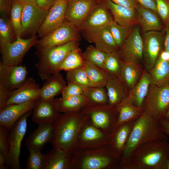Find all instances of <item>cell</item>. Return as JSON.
Returning a JSON list of instances; mask_svg holds the SVG:
<instances>
[{"mask_svg":"<svg viewBox=\"0 0 169 169\" xmlns=\"http://www.w3.org/2000/svg\"><path fill=\"white\" fill-rule=\"evenodd\" d=\"M148 72L151 84L160 86L169 83V61L158 57L153 67Z\"/></svg>","mask_w":169,"mask_h":169,"instance_id":"cell-34","label":"cell"},{"mask_svg":"<svg viewBox=\"0 0 169 169\" xmlns=\"http://www.w3.org/2000/svg\"><path fill=\"white\" fill-rule=\"evenodd\" d=\"M6 157L2 153L0 152V169H7L8 167L6 166Z\"/></svg>","mask_w":169,"mask_h":169,"instance_id":"cell-55","label":"cell"},{"mask_svg":"<svg viewBox=\"0 0 169 169\" xmlns=\"http://www.w3.org/2000/svg\"><path fill=\"white\" fill-rule=\"evenodd\" d=\"M79 30L75 25L65 19L59 27L38 40L37 46L51 48L73 41H78Z\"/></svg>","mask_w":169,"mask_h":169,"instance_id":"cell-11","label":"cell"},{"mask_svg":"<svg viewBox=\"0 0 169 169\" xmlns=\"http://www.w3.org/2000/svg\"><path fill=\"white\" fill-rule=\"evenodd\" d=\"M162 131L169 136V121L163 119L158 120Z\"/></svg>","mask_w":169,"mask_h":169,"instance_id":"cell-53","label":"cell"},{"mask_svg":"<svg viewBox=\"0 0 169 169\" xmlns=\"http://www.w3.org/2000/svg\"><path fill=\"white\" fill-rule=\"evenodd\" d=\"M87 118L82 111L60 114L53 123L51 142L54 148L72 154L80 129Z\"/></svg>","mask_w":169,"mask_h":169,"instance_id":"cell-2","label":"cell"},{"mask_svg":"<svg viewBox=\"0 0 169 169\" xmlns=\"http://www.w3.org/2000/svg\"><path fill=\"white\" fill-rule=\"evenodd\" d=\"M8 131L5 127L0 125V152L3 154L7 159L9 151Z\"/></svg>","mask_w":169,"mask_h":169,"instance_id":"cell-46","label":"cell"},{"mask_svg":"<svg viewBox=\"0 0 169 169\" xmlns=\"http://www.w3.org/2000/svg\"><path fill=\"white\" fill-rule=\"evenodd\" d=\"M106 4L113 16L114 21L118 24L128 28L139 24L138 14L134 8H128L106 0Z\"/></svg>","mask_w":169,"mask_h":169,"instance_id":"cell-22","label":"cell"},{"mask_svg":"<svg viewBox=\"0 0 169 169\" xmlns=\"http://www.w3.org/2000/svg\"><path fill=\"white\" fill-rule=\"evenodd\" d=\"M108 28L119 48L124 44L131 30V28L121 26L114 20L108 25Z\"/></svg>","mask_w":169,"mask_h":169,"instance_id":"cell-43","label":"cell"},{"mask_svg":"<svg viewBox=\"0 0 169 169\" xmlns=\"http://www.w3.org/2000/svg\"><path fill=\"white\" fill-rule=\"evenodd\" d=\"M94 7V0H71L68 4L65 19L79 29Z\"/></svg>","mask_w":169,"mask_h":169,"instance_id":"cell-21","label":"cell"},{"mask_svg":"<svg viewBox=\"0 0 169 169\" xmlns=\"http://www.w3.org/2000/svg\"><path fill=\"white\" fill-rule=\"evenodd\" d=\"M169 107V83L159 86L151 84L142 109L158 120L163 118Z\"/></svg>","mask_w":169,"mask_h":169,"instance_id":"cell-7","label":"cell"},{"mask_svg":"<svg viewBox=\"0 0 169 169\" xmlns=\"http://www.w3.org/2000/svg\"><path fill=\"white\" fill-rule=\"evenodd\" d=\"M84 31L87 40L94 43L98 49L106 53L119 51V48L109 31L108 25Z\"/></svg>","mask_w":169,"mask_h":169,"instance_id":"cell-18","label":"cell"},{"mask_svg":"<svg viewBox=\"0 0 169 169\" xmlns=\"http://www.w3.org/2000/svg\"><path fill=\"white\" fill-rule=\"evenodd\" d=\"M33 110L32 121L38 125L54 123L60 115L54 99L44 100L40 98Z\"/></svg>","mask_w":169,"mask_h":169,"instance_id":"cell-19","label":"cell"},{"mask_svg":"<svg viewBox=\"0 0 169 169\" xmlns=\"http://www.w3.org/2000/svg\"><path fill=\"white\" fill-rule=\"evenodd\" d=\"M72 154L54 149L45 154L43 169H71Z\"/></svg>","mask_w":169,"mask_h":169,"instance_id":"cell-29","label":"cell"},{"mask_svg":"<svg viewBox=\"0 0 169 169\" xmlns=\"http://www.w3.org/2000/svg\"><path fill=\"white\" fill-rule=\"evenodd\" d=\"M13 0H0L1 16L7 18L10 14Z\"/></svg>","mask_w":169,"mask_h":169,"instance_id":"cell-48","label":"cell"},{"mask_svg":"<svg viewBox=\"0 0 169 169\" xmlns=\"http://www.w3.org/2000/svg\"><path fill=\"white\" fill-rule=\"evenodd\" d=\"M37 47L36 54L38 60L35 67L39 77L45 80L58 72L60 64L70 52L79 48V43L78 40H74L51 48Z\"/></svg>","mask_w":169,"mask_h":169,"instance_id":"cell-5","label":"cell"},{"mask_svg":"<svg viewBox=\"0 0 169 169\" xmlns=\"http://www.w3.org/2000/svg\"><path fill=\"white\" fill-rule=\"evenodd\" d=\"M16 38L10 21L7 18L1 16L0 18V46L12 42Z\"/></svg>","mask_w":169,"mask_h":169,"instance_id":"cell-42","label":"cell"},{"mask_svg":"<svg viewBox=\"0 0 169 169\" xmlns=\"http://www.w3.org/2000/svg\"><path fill=\"white\" fill-rule=\"evenodd\" d=\"M66 79L67 84H77L81 87L84 91L90 87L85 65L82 67L67 71Z\"/></svg>","mask_w":169,"mask_h":169,"instance_id":"cell-40","label":"cell"},{"mask_svg":"<svg viewBox=\"0 0 169 169\" xmlns=\"http://www.w3.org/2000/svg\"><path fill=\"white\" fill-rule=\"evenodd\" d=\"M106 75L107 80L105 87L108 97V105L115 107L128 97L129 90L119 78Z\"/></svg>","mask_w":169,"mask_h":169,"instance_id":"cell-26","label":"cell"},{"mask_svg":"<svg viewBox=\"0 0 169 169\" xmlns=\"http://www.w3.org/2000/svg\"><path fill=\"white\" fill-rule=\"evenodd\" d=\"M161 119H163L169 121V107L166 112L163 118Z\"/></svg>","mask_w":169,"mask_h":169,"instance_id":"cell-59","label":"cell"},{"mask_svg":"<svg viewBox=\"0 0 169 169\" xmlns=\"http://www.w3.org/2000/svg\"><path fill=\"white\" fill-rule=\"evenodd\" d=\"M143 39L138 27L131 29L118 52L122 60L139 63L143 60Z\"/></svg>","mask_w":169,"mask_h":169,"instance_id":"cell-15","label":"cell"},{"mask_svg":"<svg viewBox=\"0 0 169 169\" xmlns=\"http://www.w3.org/2000/svg\"><path fill=\"white\" fill-rule=\"evenodd\" d=\"M157 13L163 23L169 24V0H156Z\"/></svg>","mask_w":169,"mask_h":169,"instance_id":"cell-45","label":"cell"},{"mask_svg":"<svg viewBox=\"0 0 169 169\" xmlns=\"http://www.w3.org/2000/svg\"><path fill=\"white\" fill-rule=\"evenodd\" d=\"M84 92L83 89L78 85L74 83H68L61 93L62 97L65 98L84 95Z\"/></svg>","mask_w":169,"mask_h":169,"instance_id":"cell-47","label":"cell"},{"mask_svg":"<svg viewBox=\"0 0 169 169\" xmlns=\"http://www.w3.org/2000/svg\"><path fill=\"white\" fill-rule=\"evenodd\" d=\"M169 148L167 140L144 143L134 151L120 169H164Z\"/></svg>","mask_w":169,"mask_h":169,"instance_id":"cell-3","label":"cell"},{"mask_svg":"<svg viewBox=\"0 0 169 169\" xmlns=\"http://www.w3.org/2000/svg\"><path fill=\"white\" fill-rule=\"evenodd\" d=\"M107 54L95 46L91 45L87 48L83 54L86 61L102 69Z\"/></svg>","mask_w":169,"mask_h":169,"instance_id":"cell-41","label":"cell"},{"mask_svg":"<svg viewBox=\"0 0 169 169\" xmlns=\"http://www.w3.org/2000/svg\"><path fill=\"white\" fill-rule=\"evenodd\" d=\"M68 3L63 1L55 2L37 32L38 37H44L62 25L65 19Z\"/></svg>","mask_w":169,"mask_h":169,"instance_id":"cell-16","label":"cell"},{"mask_svg":"<svg viewBox=\"0 0 169 169\" xmlns=\"http://www.w3.org/2000/svg\"><path fill=\"white\" fill-rule=\"evenodd\" d=\"M84 95L87 100L86 106L108 105V97L105 87H90L84 91Z\"/></svg>","mask_w":169,"mask_h":169,"instance_id":"cell-35","label":"cell"},{"mask_svg":"<svg viewBox=\"0 0 169 169\" xmlns=\"http://www.w3.org/2000/svg\"><path fill=\"white\" fill-rule=\"evenodd\" d=\"M159 57L163 60L169 61V53L164 49H162Z\"/></svg>","mask_w":169,"mask_h":169,"instance_id":"cell-56","label":"cell"},{"mask_svg":"<svg viewBox=\"0 0 169 169\" xmlns=\"http://www.w3.org/2000/svg\"><path fill=\"white\" fill-rule=\"evenodd\" d=\"M82 111L95 126L110 135L115 128L118 113L115 107L109 105L86 106Z\"/></svg>","mask_w":169,"mask_h":169,"instance_id":"cell-9","label":"cell"},{"mask_svg":"<svg viewBox=\"0 0 169 169\" xmlns=\"http://www.w3.org/2000/svg\"><path fill=\"white\" fill-rule=\"evenodd\" d=\"M56 1V0H36L37 5L40 8L49 11Z\"/></svg>","mask_w":169,"mask_h":169,"instance_id":"cell-50","label":"cell"},{"mask_svg":"<svg viewBox=\"0 0 169 169\" xmlns=\"http://www.w3.org/2000/svg\"><path fill=\"white\" fill-rule=\"evenodd\" d=\"M157 140H168L161 130L158 120L144 111L136 119L122 155L120 169L128 161L134 151L141 145Z\"/></svg>","mask_w":169,"mask_h":169,"instance_id":"cell-1","label":"cell"},{"mask_svg":"<svg viewBox=\"0 0 169 169\" xmlns=\"http://www.w3.org/2000/svg\"><path fill=\"white\" fill-rule=\"evenodd\" d=\"M151 84L149 72L144 70L138 81L129 91L128 97L132 103L138 107L142 108V105Z\"/></svg>","mask_w":169,"mask_h":169,"instance_id":"cell-30","label":"cell"},{"mask_svg":"<svg viewBox=\"0 0 169 169\" xmlns=\"http://www.w3.org/2000/svg\"><path fill=\"white\" fill-rule=\"evenodd\" d=\"M115 108L118 112V115L114 129L123 124L136 120L141 116L144 112L142 108L134 105L128 97Z\"/></svg>","mask_w":169,"mask_h":169,"instance_id":"cell-31","label":"cell"},{"mask_svg":"<svg viewBox=\"0 0 169 169\" xmlns=\"http://www.w3.org/2000/svg\"><path fill=\"white\" fill-rule=\"evenodd\" d=\"M9 92L0 88V110L5 107L9 97Z\"/></svg>","mask_w":169,"mask_h":169,"instance_id":"cell-51","label":"cell"},{"mask_svg":"<svg viewBox=\"0 0 169 169\" xmlns=\"http://www.w3.org/2000/svg\"><path fill=\"white\" fill-rule=\"evenodd\" d=\"M114 3L123 6L135 8V0H110Z\"/></svg>","mask_w":169,"mask_h":169,"instance_id":"cell-52","label":"cell"},{"mask_svg":"<svg viewBox=\"0 0 169 169\" xmlns=\"http://www.w3.org/2000/svg\"><path fill=\"white\" fill-rule=\"evenodd\" d=\"M85 67L90 87L105 86L107 77L103 69L87 61Z\"/></svg>","mask_w":169,"mask_h":169,"instance_id":"cell-36","label":"cell"},{"mask_svg":"<svg viewBox=\"0 0 169 169\" xmlns=\"http://www.w3.org/2000/svg\"><path fill=\"white\" fill-rule=\"evenodd\" d=\"M71 0H56V1H66L67 2H69Z\"/></svg>","mask_w":169,"mask_h":169,"instance_id":"cell-60","label":"cell"},{"mask_svg":"<svg viewBox=\"0 0 169 169\" xmlns=\"http://www.w3.org/2000/svg\"><path fill=\"white\" fill-rule=\"evenodd\" d=\"M86 60L79 48L70 52L59 65L58 72L66 71L82 67L84 66Z\"/></svg>","mask_w":169,"mask_h":169,"instance_id":"cell-37","label":"cell"},{"mask_svg":"<svg viewBox=\"0 0 169 169\" xmlns=\"http://www.w3.org/2000/svg\"><path fill=\"white\" fill-rule=\"evenodd\" d=\"M29 155L26 163L25 169H43L45 155L43 154L41 151L33 150H28Z\"/></svg>","mask_w":169,"mask_h":169,"instance_id":"cell-44","label":"cell"},{"mask_svg":"<svg viewBox=\"0 0 169 169\" xmlns=\"http://www.w3.org/2000/svg\"><path fill=\"white\" fill-rule=\"evenodd\" d=\"M28 73L25 66H9L1 62L0 88L9 92L16 90L26 81Z\"/></svg>","mask_w":169,"mask_h":169,"instance_id":"cell-14","label":"cell"},{"mask_svg":"<svg viewBox=\"0 0 169 169\" xmlns=\"http://www.w3.org/2000/svg\"><path fill=\"white\" fill-rule=\"evenodd\" d=\"M139 24L144 33L151 31H162V22L158 14L152 10L141 5L136 1Z\"/></svg>","mask_w":169,"mask_h":169,"instance_id":"cell-25","label":"cell"},{"mask_svg":"<svg viewBox=\"0 0 169 169\" xmlns=\"http://www.w3.org/2000/svg\"><path fill=\"white\" fill-rule=\"evenodd\" d=\"M38 125L37 128L31 133L26 140V146L28 150L41 151L46 143L51 142L53 123Z\"/></svg>","mask_w":169,"mask_h":169,"instance_id":"cell-23","label":"cell"},{"mask_svg":"<svg viewBox=\"0 0 169 169\" xmlns=\"http://www.w3.org/2000/svg\"><path fill=\"white\" fill-rule=\"evenodd\" d=\"M162 31H154L144 33L143 60L147 71L153 67L163 49L165 34Z\"/></svg>","mask_w":169,"mask_h":169,"instance_id":"cell-12","label":"cell"},{"mask_svg":"<svg viewBox=\"0 0 169 169\" xmlns=\"http://www.w3.org/2000/svg\"><path fill=\"white\" fill-rule=\"evenodd\" d=\"M48 12L40 8L36 3L24 4L22 16V37L35 35Z\"/></svg>","mask_w":169,"mask_h":169,"instance_id":"cell-13","label":"cell"},{"mask_svg":"<svg viewBox=\"0 0 169 169\" xmlns=\"http://www.w3.org/2000/svg\"><path fill=\"white\" fill-rule=\"evenodd\" d=\"M23 4L35 3L36 0H16Z\"/></svg>","mask_w":169,"mask_h":169,"instance_id":"cell-57","label":"cell"},{"mask_svg":"<svg viewBox=\"0 0 169 169\" xmlns=\"http://www.w3.org/2000/svg\"><path fill=\"white\" fill-rule=\"evenodd\" d=\"M122 65L118 51L107 53L103 67L102 69L107 74L119 78Z\"/></svg>","mask_w":169,"mask_h":169,"instance_id":"cell-38","label":"cell"},{"mask_svg":"<svg viewBox=\"0 0 169 169\" xmlns=\"http://www.w3.org/2000/svg\"><path fill=\"white\" fill-rule=\"evenodd\" d=\"M164 49L169 53V24L165 26Z\"/></svg>","mask_w":169,"mask_h":169,"instance_id":"cell-54","label":"cell"},{"mask_svg":"<svg viewBox=\"0 0 169 169\" xmlns=\"http://www.w3.org/2000/svg\"><path fill=\"white\" fill-rule=\"evenodd\" d=\"M67 85L63 76L60 72H56L45 80L40 88V99L51 100L62 93Z\"/></svg>","mask_w":169,"mask_h":169,"instance_id":"cell-28","label":"cell"},{"mask_svg":"<svg viewBox=\"0 0 169 169\" xmlns=\"http://www.w3.org/2000/svg\"><path fill=\"white\" fill-rule=\"evenodd\" d=\"M110 136L94 125L87 117L79 131L74 151H88L102 148L110 144Z\"/></svg>","mask_w":169,"mask_h":169,"instance_id":"cell-6","label":"cell"},{"mask_svg":"<svg viewBox=\"0 0 169 169\" xmlns=\"http://www.w3.org/2000/svg\"><path fill=\"white\" fill-rule=\"evenodd\" d=\"M24 4L13 0L10 11V21L16 39L22 35V16Z\"/></svg>","mask_w":169,"mask_h":169,"instance_id":"cell-39","label":"cell"},{"mask_svg":"<svg viewBox=\"0 0 169 169\" xmlns=\"http://www.w3.org/2000/svg\"><path fill=\"white\" fill-rule=\"evenodd\" d=\"M135 120L119 125L110 135V145L114 152L121 157Z\"/></svg>","mask_w":169,"mask_h":169,"instance_id":"cell-27","label":"cell"},{"mask_svg":"<svg viewBox=\"0 0 169 169\" xmlns=\"http://www.w3.org/2000/svg\"><path fill=\"white\" fill-rule=\"evenodd\" d=\"M114 20L108 11L102 6L95 7L79 28L85 31L108 26Z\"/></svg>","mask_w":169,"mask_h":169,"instance_id":"cell-24","label":"cell"},{"mask_svg":"<svg viewBox=\"0 0 169 169\" xmlns=\"http://www.w3.org/2000/svg\"><path fill=\"white\" fill-rule=\"evenodd\" d=\"M38 40L35 35L27 39L18 38L14 41L0 47L2 62L9 66L21 65L27 52Z\"/></svg>","mask_w":169,"mask_h":169,"instance_id":"cell-10","label":"cell"},{"mask_svg":"<svg viewBox=\"0 0 169 169\" xmlns=\"http://www.w3.org/2000/svg\"><path fill=\"white\" fill-rule=\"evenodd\" d=\"M101 1V0H97V1L99 2H100Z\"/></svg>","mask_w":169,"mask_h":169,"instance_id":"cell-61","label":"cell"},{"mask_svg":"<svg viewBox=\"0 0 169 169\" xmlns=\"http://www.w3.org/2000/svg\"><path fill=\"white\" fill-rule=\"evenodd\" d=\"M40 88L35 80L28 77L19 88L9 92L5 105L23 103L40 98Z\"/></svg>","mask_w":169,"mask_h":169,"instance_id":"cell-17","label":"cell"},{"mask_svg":"<svg viewBox=\"0 0 169 169\" xmlns=\"http://www.w3.org/2000/svg\"><path fill=\"white\" fill-rule=\"evenodd\" d=\"M60 113H74L82 111L87 106V101L84 95L64 98L54 99Z\"/></svg>","mask_w":169,"mask_h":169,"instance_id":"cell-33","label":"cell"},{"mask_svg":"<svg viewBox=\"0 0 169 169\" xmlns=\"http://www.w3.org/2000/svg\"><path fill=\"white\" fill-rule=\"evenodd\" d=\"M143 72L138 63L122 60V70L119 78L129 91L138 81Z\"/></svg>","mask_w":169,"mask_h":169,"instance_id":"cell-32","label":"cell"},{"mask_svg":"<svg viewBox=\"0 0 169 169\" xmlns=\"http://www.w3.org/2000/svg\"><path fill=\"white\" fill-rule=\"evenodd\" d=\"M31 111L26 113L20 117L8 131L9 151L6 163L8 168H21L19 161L20 149L27 131V119Z\"/></svg>","mask_w":169,"mask_h":169,"instance_id":"cell-8","label":"cell"},{"mask_svg":"<svg viewBox=\"0 0 169 169\" xmlns=\"http://www.w3.org/2000/svg\"><path fill=\"white\" fill-rule=\"evenodd\" d=\"M38 100L5 107L0 110V125L9 131L20 117L33 110Z\"/></svg>","mask_w":169,"mask_h":169,"instance_id":"cell-20","label":"cell"},{"mask_svg":"<svg viewBox=\"0 0 169 169\" xmlns=\"http://www.w3.org/2000/svg\"><path fill=\"white\" fill-rule=\"evenodd\" d=\"M135 0L143 7L151 9L157 13L156 0Z\"/></svg>","mask_w":169,"mask_h":169,"instance_id":"cell-49","label":"cell"},{"mask_svg":"<svg viewBox=\"0 0 169 169\" xmlns=\"http://www.w3.org/2000/svg\"><path fill=\"white\" fill-rule=\"evenodd\" d=\"M164 169H169V148L168 149Z\"/></svg>","mask_w":169,"mask_h":169,"instance_id":"cell-58","label":"cell"},{"mask_svg":"<svg viewBox=\"0 0 169 169\" xmlns=\"http://www.w3.org/2000/svg\"><path fill=\"white\" fill-rule=\"evenodd\" d=\"M121 159L110 144L92 151H75L72 154L71 169H120Z\"/></svg>","mask_w":169,"mask_h":169,"instance_id":"cell-4","label":"cell"}]
</instances>
